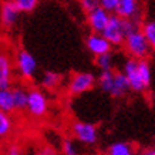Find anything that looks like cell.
Segmentation results:
<instances>
[{
    "instance_id": "cell-29",
    "label": "cell",
    "mask_w": 155,
    "mask_h": 155,
    "mask_svg": "<svg viewBox=\"0 0 155 155\" xmlns=\"http://www.w3.org/2000/svg\"><path fill=\"white\" fill-rule=\"evenodd\" d=\"M140 155H155V148L150 147V148H145V150L141 151V154Z\"/></svg>"
},
{
    "instance_id": "cell-4",
    "label": "cell",
    "mask_w": 155,
    "mask_h": 155,
    "mask_svg": "<svg viewBox=\"0 0 155 155\" xmlns=\"http://www.w3.org/2000/svg\"><path fill=\"white\" fill-rule=\"evenodd\" d=\"M14 67L19 75L24 80H33L38 70L36 57L27 50H19L14 56Z\"/></svg>"
},
{
    "instance_id": "cell-1",
    "label": "cell",
    "mask_w": 155,
    "mask_h": 155,
    "mask_svg": "<svg viewBox=\"0 0 155 155\" xmlns=\"http://www.w3.org/2000/svg\"><path fill=\"white\" fill-rule=\"evenodd\" d=\"M135 28H138V21L124 19L117 13H114L111 14L110 21L103 30V34L113 46H122L127 34L134 31Z\"/></svg>"
},
{
    "instance_id": "cell-21",
    "label": "cell",
    "mask_w": 155,
    "mask_h": 155,
    "mask_svg": "<svg viewBox=\"0 0 155 155\" xmlns=\"http://www.w3.org/2000/svg\"><path fill=\"white\" fill-rule=\"evenodd\" d=\"M138 70H140V74H141V78L144 81V84L147 87H150L151 80H152V71H151V66H150V63L147 61V58L138 60Z\"/></svg>"
},
{
    "instance_id": "cell-3",
    "label": "cell",
    "mask_w": 155,
    "mask_h": 155,
    "mask_svg": "<svg viewBox=\"0 0 155 155\" xmlns=\"http://www.w3.org/2000/svg\"><path fill=\"white\" fill-rule=\"evenodd\" d=\"M48 98L46 93L38 88H30L28 90V101H27V113L30 117L40 120L44 118L48 113Z\"/></svg>"
},
{
    "instance_id": "cell-25",
    "label": "cell",
    "mask_w": 155,
    "mask_h": 155,
    "mask_svg": "<svg viewBox=\"0 0 155 155\" xmlns=\"http://www.w3.org/2000/svg\"><path fill=\"white\" fill-rule=\"evenodd\" d=\"M78 3H80L81 9L84 10L85 13H88L91 10L97 9L100 6V0H78Z\"/></svg>"
},
{
    "instance_id": "cell-16",
    "label": "cell",
    "mask_w": 155,
    "mask_h": 155,
    "mask_svg": "<svg viewBox=\"0 0 155 155\" xmlns=\"http://www.w3.org/2000/svg\"><path fill=\"white\" fill-rule=\"evenodd\" d=\"M14 121L9 113L0 111V140H5L13 132Z\"/></svg>"
},
{
    "instance_id": "cell-8",
    "label": "cell",
    "mask_w": 155,
    "mask_h": 155,
    "mask_svg": "<svg viewBox=\"0 0 155 155\" xmlns=\"http://www.w3.org/2000/svg\"><path fill=\"white\" fill-rule=\"evenodd\" d=\"M111 14L108 10H105L104 7L98 6L97 9L91 10L87 13V23H88V27L91 28V31L94 33H103V30L105 28V26L110 21V17Z\"/></svg>"
},
{
    "instance_id": "cell-23",
    "label": "cell",
    "mask_w": 155,
    "mask_h": 155,
    "mask_svg": "<svg viewBox=\"0 0 155 155\" xmlns=\"http://www.w3.org/2000/svg\"><path fill=\"white\" fill-rule=\"evenodd\" d=\"M61 152L63 155H80V151L75 145L74 140L71 138H64L61 141Z\"/></svg>"
},
{
    "instance_id": "cell-18",
    "label": "cell",
    "mask_w": 155,
    "mask_h": 155,
    "mask_svg": "<svg viewBox=\"0 0 155 155\" xmlns=\"http://www.w3.org/2000/svg\"><path fill=\"white\" fill-rule=\"evenodd\" d=\"M61 83V75L56 71H46L41 77V85L46 90H56Z\"/></svg>"
},
{
    "instance_id": "cell-5",
    "label": "cell",
    "mask_w": 155,
    "mask_h": 155,
    "mask_svg": "<svg viewBox=\"0 0 155 155\" xmlns=\"http://www.w3.org/2000/svg\"><path fill=\"white\" fill-rule=\"evenodd\" d=\"M71 134L74 140L83 145H95L98 141V130L94 124L87 121H74L71 124Z\"/></svg>"
},
{
    "instance_id": "cell-10",
    "label": "cell",
    "mask_w": 155,
    "mask_h": 155,
    "mask_svg": "<svg viewBox=\"0 0 155 155\" xmlns=\"http://www.w3.org/2000/svg\"><path fill=\"white\" fill-rule=\"evenodd\" d=\"M85 47H87V50H88L93 56L97 57V56H100V54L111 51L113 44L104 37L103 33H94V31H93L88 37L85 38Z\"/></svg>"
},
{
    "instance_id": "cell-15",
    "label": "cell",
    "mask_w": 155,
    "mask_h": 155,
    "mask_svg": "<svg viewBox=\"0 0 155 155\" xmlns=\"http://www.w3.org/2000/svg\"><path fill=\"white\" fill-rule=\"evenodd\" d=\"M0 111H5V113H9V114L16 111L12 87H9V88H0Z\"/></svg>"
},
{
    "instance_id": "cell-7",
    "label": "cell",
    "mask_w": 155,
    "mask_h": 155,
    "mask_svg": "<svg viewBox=\"0 0 155 155\" xmlns=\"http://www.w3.org/2000/svg\"><path fill=\"white\" fill-rule=\"evenodd\" d=\"M122 71H124V74L127 75L130 85H131V90L134 93H144L148 88L141 78V74H140V70H138V60L137 58L130 57L128 60H125L124 66H122Z\"/></svg>"
},
{
    "instance_id": "cell-6",
    "label": "cell",
    "mask_w": 155,
    "mask_h": 155,
    "mask_svg": "<svg viewBox=\"0 0 155 155\" xmlns=\"http://www.w3.org/2000/svg\"><path fill=\"white\" fill-rule=\"evenodd\" d=\"M97 83V77L88 71L74 73L68 81V93L71 95H81L90 91Z\"/></svg>"
},
{
    "instance_id": "cell-14",
    "label": "cell",
    "mask_w": 155,
    "mask_h": 155,
    "mask_svg": "<svg viewBox=\"0 0 155 155\" xmlns=\"http://www.w3.org/2000/svg\"><path fill=\"white\" fill-rule=\"evenodd\" d=\"M14 97V105H16V111H23L27 108L28 101V90L23 85H14L12 87Z\"/></svg>"
},
{
    "instance_id": "cell-12",
    "label": "cell",
    "mask_w": 155,
    "mask_h": 155,
    "mask_svg": "<svg viewBox=\"0 0 155 155\" xmlns=\"http://www.w3.org/2000/svg\"><path fill=\"white\" fill-rule=\"evenodd\" d=\"M115 13L124 19L138 21L141 17V0H120Z\"/></svg>"
},
{
    "instance_id": "cell-17",
    "label": "cell",
    "mask_w": 155,
    "mask_h": 155,
    "mask_svg": "<svg viewBox=\"0 0 155 155\" xmlns=\"http://www.w3.org/2000/svg\"><path fill=\"white\" fill-rule=\"evenodd\" d=\"M114 77H115V71H113V70H101L100 75L97 77V83H98L100 88L103 90L104 93L110 94V91H111L113 84H114Z\"/></svg>"
},
{
    "instance_id": "cell-27",
    "label": "cell",
    "mask_w": 155,
    "mask_h": 155,
    "mask_svg": "<svg viewBox=\"0 0 155 155\" xmlns=\"http://www.w3.org/2000/svg\"><path fill=\"white\" fill-rule=\"evenodd\" d=\"M5 155H21V150L17 144H12V145L7 148Z\"/></svg>"
},
{
    "instance_id": "cell-26",
    "label": "cell",
    "mask_w": 155,
    "mask_h": 155,
    "mask_svg": "<svg viewBox=\"0 0 155 155\" xmlns=\"http://www.w3.org/2000/svg\"><path fill=\"white\" fill-rule=\"evenodd\" d=\"M118 3H120V0H100V6L104 7L105 10H108L110 13H115Z\"/></svg>"
},
{
    "instance_id": "cell-24",
    "label": "cell",
    "mask_w": 155,
    "mask_h": 155,
    "mask_svg": "<svg viewBox=\"0 0 155 155\" xmlns=\"http://www.w3.org/2000/svg\"><path fill=\"white\" fill-rule=\"evenodd\" d=\"M21 13H31L38 5V0H14Z\"/></svg>"
},
{
    "instance_id": "cell-19",
    "label": "cell",
    "mask_w": 155,
    "mask_h": 155,
    "mask_svg": "<svg viewBox=\"0 0 155 155\" xmlns=\"http://www.w3.org/2000/svg\"><path fill=\"white\" fill-rule=\"evenodd\" d=\"M107 155H137L128 142H114L108 148Z\"/></svg>"
},
{
    "instance_id": "cell-11",
    "label": "cell",
    "mask_w": 155,
    "mask_h": 155,
    "mask_svg": "<svg viewBox=\"0 0 155 155\" xmlns=\"http://www.w3.org/2000/svg\"><path fill=\"white\" fill-rule=\"evenodd\" d=\"M14 70H16V67H14L9 54L0 51V88L12 87Z\"/></svg>"
},
{
    "instance_id": "cell-2",
    "label": "cell",
    "mask_w": 155,
    "mask_h": 155,
    "mask_svg": "<svg viewBox=\"0 0 155 155\" xmlns=\"http://www.w3.org/2000/svg\"><path fill=\"white\" fill-rule=\"evenodd\" d=\"M122 46L125 48V51L130 54V57H134L137 60L147 58L151 54V50H154L148 41V38L145 37L144 31L140 27L127 34Z\"/></svg>"
},
{
    "instance_id": "cell-13",
    "label": "cell",
    "mask_w": 155,
    "mask_h": 155,
    "mask_svg": "<svg viewBox=\"0 0 155 155\" xmlns=\"http://www.w3.org/2000/svg\"><path fill=\"white\" fill-rule=\"evenodd\" d=\"M130 90H131V85H130L127 75L124 74V71H115L114 84L111 91H110V95L114 98H120V97H124Z\"/></svg>"
},
{
    "instance_id": "cell-20",
    "label": "cell",
    "mask_w": 155,
    "mask_h": 155,
    "mask_svg": "<svg viewBox=\"0 0 155 155\" xmlns=\"http://www.w3.org/2000/svg\"><path fill=\"white\" fill-rule=\"evenodd\" d=\"M95 66L98 67L100 70H113L114 67V56L111 51L100 54L95 57Z\"/></svg>"
},
{
    "instance_id": "cell-28",
    "label": "cell",
    "mask_w": 155,
    "mask_h": 155,
    "mask_svg": "<svg viewBox=\"0 0 155 155\" xmlns=\"http://www.w3.org/2000/svg\"><path fill=\"white\" fill-rule=\"evenodd\" d=\"M36 155H56V152H54L51 147H41V148L37 150Z\"/></svg>"
},
{
    "instance_id": "cell-9",
    "label": "cell",
    "mask_w": 155,
    "mask_h": 155,
    "mask_svg": "<svg viewBox=\"0 0 155 155\" xmlns=\"http://www.w3.org/2000/svg\"><path fill=\"white\" fill-rule=\"evenodd\" d=\"M21 13L16 6L14 0H5L0 6V21L5 28H12L16 26L19 20V14Z\"/></svg>"
},
{
    "instance_id": "cell-22",
    "label": "cell",
    "mask_w": 155,
    "mask_h": 155,
    "mask_svg": "<svg viewBox=\"0 0 155 155\" xmlns=\"http://www.w3.org/2000/svg\"><path fill=\"white\" fill-rule=\"evenodd\" d=\"M141 30L144 31L145 37L148 38L150 44L155 50V20H147L145 23L141 26Z\"/></svg>"
}]
</instances>
